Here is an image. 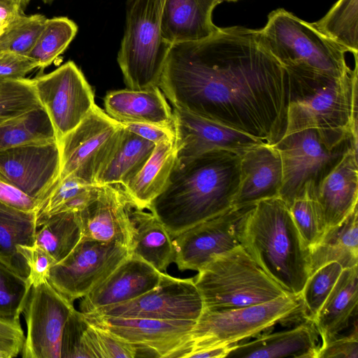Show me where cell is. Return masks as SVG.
Listing matches in <instances>:
<instances>
[{
    "mask_svg": "<svg viewBox=\"0 0 358 358\" xmlns=\"http://www.w3.org/2000/svg\"><path fill=\"white\" fill-rule=\"evenodd\" d=\"M159 87L173 107L265 143L284 136L289 72L259 29L219 27L203 40L172 45Z\"/></svg>",
    "mask_w": 358,
    "mask_h": 358,
    "instance_id": "cell-1",
    "label": "cell"
},
{
    "mask_svg": "<svg viewBox=\"0 0 358 358\" xmlns=\"http://www.w3.org/2000/svg\"><path fill=\"white\" fill-rule=\"evenodd\" d=\"M241 155L215 150L176 160L162 192L148 210L173 238L234 206Z\"/></svg>",
    "mask_w": 358,
    "mask_h": 358,
    "instance_id": "cell-2",
    "label": "cell"
},
{
    "mask_svg": "<svg viewBox=\"0 0 358 358\" xmlns=\"http://www.w3.org/2000/svg\"><path fill=\"white\" fill-rule=\"evenodd\" d=\"M242 246L286 293L300 296L310 274V250L280 196L255 205L245 223Z\"/></svg>",
    "mask_w": 358,
    "mask_h": 358,
    "instance_id": "cell-3",
    "label": "cell"
},
{
    "mask_svg": "<svg viewBox=\"0 0 358 358\" xmlns=\"http://www.w3.org/2000/svg\"><path fill=\"white\" fill-rule=\"evenodd\" d=\"M357 61L355 57V68L340 77L286 68L289 96L283 136L316 129L321 134H345L357 142Z\"/></svg>",
    "mask_w": 358,
    "mask_h": 358,
    "instance_id": "cell-4",
    "label": "cell"
},
{
    "mask_svg": "<svg viewBox=\"0 0 358 358\" xmlns=\"http://www.w3.org/2000/svg\"><path fill=\"white\" fill-rule=\"evenodd\" d=\"M193 279L204 309L210 310L258 304L288 294L243 246L214 257Z\"/></svg>",
    "mask_w": 358,
    "mask_h": 358,
    "instance_id": "cell-5",
    "label": "cell"
},
{
    "mask_svg": "<svg viewBox=\"0 0 358 358\" xmlns=\"http://www.w3.org/2000/svg\"><path fill=\"white\" fill-rule=\"evenodd\" d=\"M259 31L285 68L329 77H340L351 69L345 48L284 8L271 11Z\"/></svg>",
    "mask_w": 358,
    "mask_h": 358,
    "instance_id": "cell-6",
    "label": "cell"
},
{
    "mask_svg": "<svg viewBox=\"0 0 358 358\" xmlns=\"http://www.w3.org/2000/svg\"><path fill=\"white\" fill-rule=\"evenodd\" d=\"M165 0H127L117 63L129 89L159 87L171 45L161 34Z\"/></svg>",
    "mask_w": 358,
    "mask_h": 358,
    "instance_id": "cell-7",
    "label": "cell"
},
{
    "mask_svg": "<svg viewBox=\"0 0 358 358\" xmlns=\"http://www.w3.org/2000/svg\"><path fill=\"white\" fill-rule=\"evenodd\" d=\"M301 315V296L291 294L241 308L203 309L192 331L190 348L236 345Z\"/></svg>",
    "mask_w": 358,
    "mask_h": 358,
    "instance_id": "cell-8",
    "label": "cell"
},
{
    "mask_svg": "<svg viewBox=\"0 0 358 358\" xmlns=\"http://www.w3.org/2000/svg\"><path fill=\"white\" fill-rule=\"evenodd\" d=\"M350 145L357 148V144L346 136H324L316 129L283 136L275 144L282 166L279 196L289 206L306 184L312 182L316 187Z\"/></svg>",
    "mask_w": 358,
    "mask_h": 358,
    "instance_id": "cell-9",
    "label": "cell"
},
{
    "mask_svg": "<svg viewBox=\"0 0 358 358\" xmlns=\"http://www.w3.org/2000/svg\"><path fill=\"white\" fill-rule=\"evenodd\" d=\"M123 131L120 122L94 106L85 119L59 142V180L72 176L96 185L98 175L113 154Z\"/></svg>",
    "mask_w": 358,
    "mask_h": 358,
    "instance_id": "cell-10",
    "label": "cell"
},
{
    "mask_svg": "<svg viewBox=\"0 0 358 358\" xmlns=\"http://www.w3.org/2000/svg\"><path fill=\"white\" fill-rule=\"evenodd\" d=\"M255 205L232 206L173 238V262L198 271L214 257L242 246L245 223Z\"/></svg>",
    "mask_w": 358,
    "mask_h": 358,
    "instance_id": "cell-11",
    "label": "cell"
},
{
    "mask_svg": "<svg viewBox=\"0 0 358 358\" xmlns=\"http://www.w3.org/2000/svg\"><path fill=\"white\" fill-rule=\"evenodd\" d=\"M33 80L37 98L52 122L57 142L96 105L91 86L73 61Z\"/></svg>",
    "mask_w": 358,
    "mask_h": 358,
    "instance_id": "cell-12",
    "label": "cell"
},
{
    "mask_svg": "<svg viewBox=\"0 0 358 358\" xmlns=\"http://www.w3.org/2000/svg\"><path fill=\"white\" fill-rule=\"evenodd\" d=\"M129 255L128 248L121 245L81 239L69 255L52 266L48 282L73 302L101 283Z\"/></svg>",
    "mask_w": 358,
    "mask_h": 358,
    "instance_id": "cell-13",
    "label": "cell"
},
{
    "mask_svg": "<svg viewBox=\"0 0 358 358\" xmlns=\"http://www.w3.org/2000/svg\"><path fill=\"white\" fill-rule=\"evenodd\" d=\"M203 309V301L193 278H176L163 272L155 288L134 299L89 314L196 322Z\"/></svg>",
    "mask_w": 358,
    "mask_h": 358,
    "instance_id": "cell-14",
    "label": "cell"
},
{
    "mask_svg": "<svg viewBox=\"0 0 358 358\" xmlns=\"http://www.w3.org/2000/svg\"><path fill=\"white\" fill-rule=\"evenodd\" d=\"M75 309L73 302L47 281L31 287L22 310L27 327L23 358H61L66 322Z\"/></svg>",
    "mask_w": 358,
    "mask_h": 358,
    "instance_id": "cell-15",
    "label": "cell"
},
{
    "mask_svg": "<svg viewBox=\"0 0 358 358\" xmlns=\"http://www.w3.org/2000/svg\"><path fill=\"white\" fill-rule=\"evenodd\" d=\"M83 315L90 324L108 331L138 350H148L158 357H183L192 345L191 334L196 323L191 320Z\"/></svg>",
    "mask_w": 358,
    "mask_h": 358,
    "instance_id": "cell-16",
    "label": "cell"
},
{
    "mask_svg": "<svg viewBox=\"0 0 358 358\" xmlns=\"http://www.w3.org/2000/svg\"><path fill=\"white\" fill-rule=\"evenodd\" d=\"M59 174L60 152L57 141L24 145L0 151V180L36 199L38 205L58 181Z\"/></svg>",
    "mask_w": 358,
    "mask_h": 358,
    "instance_id": "cell-17",
    "label": "cell"
},
{
    "mask_svg": "<svg viewBox=\"0 0 358 358\" xmlns=\"http://www.w3.org/2000/svg\"><path fill=\"white\" fill-rule=\"evenodd\" d=\"M176 160L215 151L241 155L264 142L220 122L173 107Z\"/></svg>",
    "mask_w": 358,
    "mask_h": 358,
    "instance_id": "cell-18",
    "label": "cell"
},
{
    "mask_svg": "<svg viewBox=\"0 0 358 358\" xmlns=\"http://www.w3.org/2000/svg\"><path fill=\"white\" fill-rule=\"evenodd\" d=\"M132 206L120 185H99L95 197L77 213L82 239L114 243L129 250L134 231Z\"/></svg>",
    "mask_w": 358,
    "mask_h": 358,
    "instance_id": "cell-19",
    "label": "cell"
},
{
    "mask_svg": "<svg viewBox=\"0 0 358 358\" xmlns=\"http://www.w3.org/2000/svg\"><path fill=\"white\" fill-rule=\"evenodd\" d=\"M163 272L143 259L129 255L97 287L82 298L83 314L134 299L159 284Z\"/></svg>",
    "mask_w": 358,
    "mask_h": 358,
    "instance_id": "cell-20",
    "label": "cell"
},
{
    "mask_svg": "<svg viewBox=\"0 0 358 358\" xmlns=\"http://www.w3.org/2000/svg\"><path fill=\"white\" fill-rule=\"evenodd\" d=\"M313 194L325 231L340 224L357 208V148L352 145L347 148L313 187Z\"/></svg>",
    "mask_w": 358,
    "mask_h": 358,
    "instance_id": "cell-21",
    "label": "cell"
},
{
    "mask_svg": "<svg viewBox=\"0 0 358 358\" xmlns=\"http://www.w3.org/2000/svg\"><path fill=\"white\" fill-rule=\"evenodd\" d=\"M282 185L280 154L275 145L259 144L241 155L240 182L234 206L255 205L279 196Z\"/></svg>",
    "mask_w": 358,
    "mask_h": 358,
    "instance_id": "cell-22",
    "label": "cell"
},
{
    "mask_svg": "<svg viewBox=\"0 0 358 358\" xmlns=\"http://www.w3.org/2000/svg\"><path fill=\"white\" fill-rule=\"evenodd\" d=\"M313 321L306 318L289 329L266 331L252 341L236 344L230 358H317L320 344Z\"/></svg>",
    "mask_w": 358,
    "mask_h": 358,
    "instance_id": "cell-23",
    "label": "cell"
},
{
    "mask_svg": "<svg viewBox=\"0 0 358 358\" xmlns=\"http://www.w3.org/2000/svg\"><path fill=\"white\" fill-rule=\"evenodd\" d=\"M222 1L165 0L161 22L162 38L172 45L211 36L219 29L213 22V12Z\"/></svg>",
    "mask_w": 358,
    "mask_h": 358,
    "instance_id": "cell-24",
    "label": "cell"
},
{
    "mask_svg": "<svg viewBox=\"0 0 358 358\" xmlns=\"http://www.w3.org/2000/svg\"><path fill=\"white\" fill-rule=\"evenodd\" d=\"M104 106L106 113L120 123H147L173 128L172 109L159 87L109 92L104 98Z\"/></svg>",
    "mask_w": 358,
    "mask_h": 358,
    "instance_id": "cell-25",
    "label": "cell"
},
{
    "mask_svg": "<svg viewBox=\"0 0 358 358\" xmlns=\"http://www.w3.org/2000/svg\"><path fill=\"white\" fill-rule=\"evenodd\" d=\"M358 266L344 268L313 319L324 343L339 336L357 315Z\"/></svg>",
    "mask_w": 358,
    "mask_h": 358,
    "instance_id": "cell-26",
    "label": "cell"
},
{
    "mask_svg": "<svg viewBox=\"0 0 358 358\" xmlns=\"http://www.w3.org/2000/svg\"><path fill=\"white\" fill-rule=\"evenodd\" d=\"M176 160L175 140L155 145L141 170L121 186L134 207L148 208L164 189Z\"/></svg>",
    "mask_w": 358,
    "mask_h": 358,
    "instance_id": "cell-27",
    "label": "cell"
},
{
    "mask_svg": "<svg viewBox=\"0 0 358 358\" xmlns=\"http://www.w3.org/2000/svg\"><path fill=\"white\" fill-rule=\"evenodd\" d=\"M130 215L134 231L129 255L143 259L159 271H166L173 262V238L151 213L132 206Z\"/></svg>",
    "mask_w": 358,
    "mask_h": 358,
    "instance_id": "cell-28",
    "label": "cell"
},
{
    "mask_svg": "<svg viewBox=\"0 0 358 358\" xmlns=\"http://www.w3.org/2000/svg\"><path fill=\"white\" fill-rule=\"evenodd\" d=\"M36 228L35 212L22 211L0 202V262L26 278L28 267L17 247L32 245Z\"/></svg>",
    "mask_w": 358,
    "mask_h": 358,
    "instance_id": "cell-29",
    "label": "cell"
},
{
    "mask_svg": "<svg viewBox=\"0 0 358 358\" xmlns=\"http://www.w3.org/2000/svg\"><path fill=\"white\" fill-rule=\"evenodd\" d=\"M310 274L331 262H338L343 269L357 266V208L340 224L324 232L321 240L310 249Z\"/></svg>",
    "mask_w": 358,
    "mask_h": 358,
    "instance_id": "cell-30",
    "label": "cell"
},
{
    "mask_svg": "<svg viewBox=\"0 0 358 358\" xmlns=\"http://www.w3.org/2000/svg\"><path fill=\"white\" fill-rule=\"evenodd\" d=\"M155 144L124 129L108 163L98 175L96 185H124L143 167Z\"/></svg>",
    "mask_w": 358,
    "mask_h": 358,
    "instance_id": "cell-31",
    "label": "cell"
},
{
    "mask_svg": "<svg viewBox=\"0 0 358 358\" xmlns=\"http://www.w3.org/2000/svg\"><path fill=\"white\" fill-rule=\"evenodd\" d=\"M57 141L52 122L42 107L0 124V151L14 147Z\"/></svg>",
    "mask_w": 358,
    "mask_h": 358,
    "instance_id": "cell-32",
    "label": "cell"
},
{
    "mask_svg": "<svg viewBox=\"0 0 358 358\" xmlns=\"http://www.w3.org/2000/svg\"><path fill=\"white\" fill-rule=\"evenodd\" d=\"M36 226V242L56 263L69 255L82 239L78 214L75 213L52 214L37 222Z\"/></svg>",
    "mask_w": 358,
    "mask_h": 358,
    "instance_id": "cell-33",
    "label": "cell"
},
{
    "mask_svg": "<svg viewBox=\"0 0 358 358\" xmlns=\"http://www.w3.org/2000/svg\"><path fill=\"white\" fill-rule=\"evenodd\" d=\"M310 24L354 57H358V0H338L324 16Z\"/></svg>",
    "mask_w": 358,
    "mask_h": 358,
    "instance_id": "cell-34",
    "label": "cell"
},
{
    "mask_svg": "<svg viewBox=\"0 0 358 358\" xmlns=\"http://www.w3.org/2000/svg\"><path fill=\"white\" fill-rule=\"evenodd\" d=\"M77 24L66 17L47 19L33 48L27 55L43 69L63 53L76 36Z\"/></svg>",
    "mask_w": 358,
    "mask_h": 358,
    "instance_id": "cell-35",
    "label": "cell"
},
{
    "mask_svg": "<svg viewBox=\"0 0 358 358\" xmlns=\"http://www.w3.org/2000/svg\"><path fill=\"white\" fill-rule=\"evenodd\" d=\"M314 187L312 182L306 184L302 194L289 206L294 224L309 250L321 240L325 232L313 194Z\"/></svg>",
    "mask_w": 358,
    "mask_h": 358,
    "instance_id": "cell-36",
    "label": "cell"
},
{
    "mask_svg": "<svg viewBox=\"0 0 358 358\" xmlns=\"http://www.w3.org/2000/svg\"><path fill=\"white\" fill-rule=\"evenodd\" d=\"M343 270L338 262H331L309 275L300 294L305 318L313 320Z\"/></svg>",
    "mask_w": 358,
    "mask_h": 358,
    "instance_id": "cell-37",
    "label": "cell"
},
{
    "mask_svg": "<svg viewBox=\"0 0 358 358\" xmlns=\"http://www.w3.org/2000/svg\"><path fill=\"white\" fill-rule=\"evenodd\" d=\"M47 19L42 14L21 15L8 24L0 35V51L27 56Z\"/></svg>",
    "mask_w": 358,
    "mask_h": 358,
    "instance_id": "cell-38",
    "label": "cell"
},
{
    "mask_svg": "<svg viewBox=\"0 0 358 358\" xmlns=\"http://www.w3.org/2000/svg\"><path fill=\"white\" fill-rule=\"evenodd\" d=\"M40 106L33 79L0 78V118L9 119Z\"/></svg>",
    "mask_w": 358,
    "mask_h": 358,
    "instance_id": "cell-39",
    "label": "cell"
},
{
    "mask_svg": "<svg viewBox=\"0 0 358 358\" xmlns=\"http://www.w3.org/2000/svg\"><path fill=\"white\" fill-rule=\"evenodd\" d=\"M31 289L26 277L0 262V318L20 320Z\"/></svg>",
    "mask_w": 358,
    "mask_h": 358,
    "instance_id": "cell-40",
    "label": "cell"
},
{
    "mask_svg": "<svg viewBox=\"0 0 358 358\" xmlns=\"http://www.w3.org/2000/svg\"><path fill=\"white\" fill-rule=\"evenodd\" d=\"M91 186L72 176L58 180L37 206L35 212L36 224L57 213L66 202Z\"/></svg>",
    "mask_w": 358,
    "mask_h": 358,
    "instance_id": "cell-41",
    "label": "cell"
},
{
    "mask_svg": "<svg viewBox=\"0 0 358 358\" xmlns=\"http://www.w3.org/2000/svg\"><path fill=\"white\" fill-rule=\"evenodd\" d=\"M87 324L83 313L75 308L64 328L61 358H92L85 340Z\"/></svg>",
    "mask_w": 358,
    "mask_h": 358,
    "instance_id": "cell-42",
    "label": "cell"
},
{
    "mask_svg": "<svg viewBox=\"0 0 358 358\" xmlns=\"http://www.w3.org/2000/svg\"><path fill=\"white\" fill-rule=\"evenodd\" d=\"M18 252L24 257L27 267V280L31 287L48 281L52 266L56 263L52 257L36 241L32 245H20Z\"/></svg>",
    "mask_w": 358,
    "mask_h": 358,
    "instance_id": "cell-43",
    "label": "cell"
},
{
    "mask_svg": "<svg viewBox=\"0 0 358 358\" xmlns=\"http://www.w3.org/2000/svg\"><path fill=\"white\" fill-rule=\"evenodd\" d=\"M317 358H358L357 322L348 334H341L321 343Z\"/></svg>",
    "mask_w": 358,
    "mask_h": 358,
    "instance_id": "cell-44",
    "label": "cell"
},
{
    "mask_svg": "<svg viewBox=\"0 0 358 358\" xmlns=\"http://www.w3.org/2000/svg\"><path fill=\"white\" fill-rule=\"evenodd\" d=\"M24 334L20 320L0 318V354L3 358H12L21 353Z\"/></svg>",
    "mask_w": 358,
    "mask_h": 358,
    "instance_id": "cell-45",
    "label": "cell"
},
{
    "mask_svg": "<svg viewBox=\"0 0 358 358\" xmlns=\"http://www.w3.org/2000/svg\"><path fill=\"white\" fill-rule=\"evenodd\" d=\"M92 325L94 327L101 348L102 358H134L136 357L138 348L135 345L108 331Z\"/></svg>",
    "mask_w": 358,
    "mask_h": 358,
    "instance_id": "cell-46",
    "label": "cell"
},
{
    "mask_svg": "<svg viewBox=\"0 0 358 358\" xmlns=\"http://www.w3.org/2000/svg\"><path fill=\"white\" fill-rule=\"evenodd\" d=\"M35 68H38V64L27 55L11 52L0 55V78L22 79Z\"/></svg>",
    "mask_w": 358,
    "mask_h": 358,
    "instance_id": "cell-47",
    "label": "cell"
},
{
    "mask_svg": "<svg viewBox=\"0 0 358 358\" xmlns=\"http://www.w3.org/2000/svg\"><path fill=\"white\" fill-rule=\"evenodd\" d=\"M0 202L26 212H36L38 205L36 199L1 180H0Z\"/></svg>",
    "mask_w": 358,
    "mask_h": 358,
    "instance_id": "cell-48",
    "label": "cell"
},
{
    "mask_svg": "<svg viewBox=\"0 0 358 358\" xmlns=\"http://www.w3.org/2000/svg\"><path fill=\"white\" fill-rule=\"evenodd\" d=\"M121 124L124 129L152 142L155 145L161 142L175 140L173 128L137 122H125L121 123Z\"/></svg>",
    "mask_w": 358,
    "mask_h": 358,
    "instance_id": "cell-49",
    "label": "cell"
},
{
    "mask_svg": "<svg viewBox=\"0 0 358 358\" xmlns=\"http://www.w3.org/2000/svg\"><path fill=\"white\" fill-rule=\"evenodd\" d=\"M236 345H218L202 347H192L183 357H227Z\"/></svg>",
    "mask_w": 358,
    "mask_h": 358,
    "instance_id": "cell-50",
    "label": "cell"
},
{
    "mask_svg": "<svg viewBox=\"0 0 358 358\" xmlns=\"http://www.w3.org/2000/svg\"><path fill=\"white\" fill-rule=\"evenodd\" d=\"M23 10L22 7L15 2L0 0V24L6 27L24 14Z\"/></svg>",
    "mask_w": 358,
    "mask_h": 358,
    "instance_id": "cell-51",
    "label": "cell"
},
{
    "mask_svg": "<svg viewBox=\"0 0 358 358\" xmlns=\"http://www.w3.org/2000/svg\"><path fill=\"white\" fill-rule=\"evenodd\" d=\"M8 1H11L18 3L19 5H20L22 7L23 9H24L27 7V6L29 4V3L30 2L31 0H8Z\"/></svg>",
    "mask_w": 358,
    "mask_h": 358,
    "instance_id": "cell-52",
    "label": "cell"
},
{
    "mask_svg": "<svg viewBox=\"0 0 358 358\" xmlns=\"http://www.w3.org/2000/svg\"><path fill=\"white\" fill-rule=\"evenodd\" d=\"M5 28H6V27L0 24V35L2 34V32L3 31Z\"/></svg>",
    "mask_w": 358,
    "mask_h": 358,
    "instance_id": "cell-53",
    "label": "cell"
},
{
    "mask_svg": "<svg viewBox=\"0 0 358 358\" xmlns=\"http://www.w3.org/2000/svg\"><path fill=\"white\" fill-rule=\"evenodd\" d=\"M45 3H51L55 0H42Z\"/></svg>",
    "mask_w": 358,
    "mask_h": 358,
    "instance_id": "cell-54",
    "label": "cell"
},
{
    "mask_svg": "<svg viewBox=\"0 0 358 358\" xmlns=\"http://www.w3.org/2000/svg\"><path fill=\"white\" fill-rule=\"evenodd\" d=\"M7 119H4V118H0V124L1 122H3V121L6 120Z\"/></svg>",
    "mask_w": 358,
    "mask_h": 358,
    "instance_id": "cell-55",
    "label": "cell"
},
{
    "mask_svg": "<svg viewBox=\"0 0 358 358\" xmlns=\"http://www.w3.org/2000/svg\"><path fill=\"white\" fill-rule=\"evenodd\" d=\"M223 1H237V0H223Z\"/></svg>",
    "mask_w": 358,
    "mask_h": 358,
    "instance_id": "cell-56",
    "label": "cell"
},
{
    "mask_svg": "<svg viewBox=\"0 0 358 358\" xmlns=\"http://www.w3.org/2000/svg\"><path fill=\"white\" fill-rule=\"evenodd\" d=\"M2 52L0 51V55L1 54Z\"/></svg>",
    "mask_w": 358,
    "mask_h": 358,
    "instance_id": "cell-57",
    "label": "cell"
}]
</instances>
